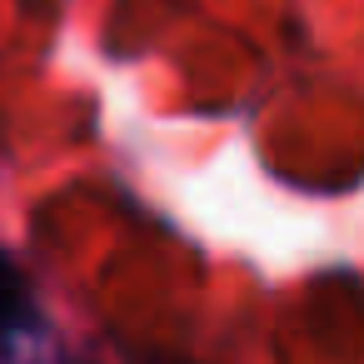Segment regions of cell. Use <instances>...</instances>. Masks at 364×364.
<instances>
[{
  "instance_id": "obj_1",
  "label": "cell",
  "mask_w": 364,
  "mask_h": 364,
  "mask_svg": "<svg viewBox=\"0 0 364 364\" xmlns=\"http://www.w3.org/2000/svg\"><path fill=\"white\" fill-rule=\"evenodd\" d=\"M36 324V299H31V284L21 274V264L0 250V344H11L16 334H26Z\"/></svg>"
},
{
  "instance_id": "obj_2",
  "label": "cell",
  "mask_w": 364,
  "mask_h": 364,
  "mask_svg": "<svg viewBox=\"0 0 364 364\" xmlns=\"http://www.w3.org/2000/svg\"><path fill=\"white\" fill-rule=\"evenodd\" d=\"M145 364H185V359H145Z\"/></svg>"
}]
</instances>
